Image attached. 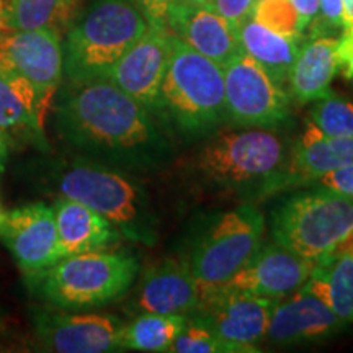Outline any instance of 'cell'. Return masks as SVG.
I'll return each mask as SVG.
<instances>
[{"label":"cell","mask_w":353,"mask_h":353,"mask_svg":"<svg viewBox=\"0 0 353 353\" xmlns=\"http://www.w3.org/2000/svg\"><path fill=\"white\" fill-rule=\"evenodd\" d=\"M0 70L23 79L46 120L64 82L63 37L56 30H0Z\"/></svg>","instance_id":"cell-9"},{"label":"cell","mask_w":353,"mask_h":353,"mask_svg":"<svg viewBox=\"0 0 353 353\" xmlns=\"http://www.w3.org/2000/svg\"><path fill=\"white\" fill-rule=\"evenodd\" d=\"M265 221L252 205L216 216L185 260L200 286H214L241 270L262 245Z\"/></svg>","instance_id":"cell-8"},{"label":"cell","mask_w":353,"mask_h":353,"mask_svg":"<svg viewBox=\"0 0 353 353\" xmlns=\"http://www.w3.org/2000/svg\"><path fill=\"white\" fill-rule=\"evenodd\" d=\"M44 123L33 87L23 79L0 70V130L8 138L17 136L39 149H48Z\"/></svg>","instance_id":"cell-22"},{"label":"cell","mask_w":353,"mask_h":353,"mask_svg":"<svg viewBox=\"0 0 353 353\" xmlns=\"http://www.w3.org/2000/svg\"><path fill=\"white\" fill-rule=\"evenodd\" d=\"M303 286L345 324H353V255L332 250L317 260Z\"/></svg>","instance_id":"cell-23"},{"label":"cell","mask_w":353,"mask_h":353,"mask_svg":"<svg viewBox=\"0 0 353 353\" xmlns=\"http://www.w3.org/2000/svg\"><path fill=\"white\" fill-rule=\"evenodd\" d=\"M345 322L319 298L301 286L273 304L265 337L276 345L324 341L345 327Z\"/></svg>","instance_id":"cell-16"},{"label":"cell","mask_w":353,"mask_h":353,"mask_svg":"<svg viewBox=\"0 0 353 353\" xmlns=\"http://www.w3.org/2000/svg\"><path fill=\"white\" fill-rule=\"evenodd\" d=\"M0 216H2V211H0Z\"/></svg>","instance_id":"cell-40"},{"label":"cell","mask_w":353,"mask_h":353,"mask_svg":"<svg viewBox=\"0 0 353 353\" xmlns=\"http://www.w3.org/2000/svg\"><path fill=\"white\" fill-rule=\"evenodd\" d=\"M285 145L263 128L224 131L201 148L195 169L206 182L237 190L260 185L265 192L285 165Z\"/></svg>","instance_id":"cell-7"},{"label":"cell","mask_w":353,"mask_h":353,"mask_svg":"<svg viewBox=\"0 0 353 353\" xmlns=\"http://www.w3.org/2000/svg\"><path fill=\"white\" fill-rule=\"evenodd\" d=\"M51 110L57 136L79 157L123 172H152L174 156L152 114L108 77L65 81Z\"/></svg>","instance_id":"cell-1"},{"label":"cell","mask_w":353,"mask_h":353,"mask_svg":"<svg viewBox=\"0 0 353 353\" xmlns=\"http://www.w3.org/2000/svg\"><path fill=\"white\" fill-rule=\"evenodd\" d=\"M0 241L25 275L59 260L52 205L32 203L0 216Z\"/></svg>","instance_id":"cell-13"},{"label":"cell","mask_w":353,"mask_h":353,"mask_svg":"<svg viewBox=\"0 0 353 353\" xmlns=\"http://www.w3.org/2000/svg\"><path fill=\"white\" fill-rule=\"evenodd\" d=\"M8 159V136L3 130H0V172L3 170V167L7 164Z\"/></svg>","instance_id":"cell-36"},{"label":"cell","mask_w":353,"mask_h":353,"mask_svg":"<svg viewBox=\"0 0 353 353\" xmlns=\"http://www.w3.org/2000/svg\"><path fill=\"white\" fill-rule=\"evenodd\" d=\"M259 0H210V6L224 20H228L234 28L239 30L254 15V8Z\"/></svg>","instance_id":"cell-31"},{"label":"cell","mask_w":353,"mask_h":353,"mask_svg":"<svg viewBox=\"0 0 353 353\" xmlns=\"http://www.w3.org/2000/svg\"><path fill=\"white\" fill-rule=\"evenodd\" d=\"M339 72L337 38L311 37L299 46L290 70L291 94L299 103H309L332 94L330 82Z\"/></svg>","instance_id":"cell-21"},{"label":"cell","mask_w":353,"mask_h":353,"mask_svg":"<svg viewBox=\"0 0 353 353\" xmlns=\"http://www.w3.org/2000/svg\"><path fill=\"white\" fill-rule=\"evenodd\" d=\"M165 28L221 68L244 51L237 30L211 7L174 0L167 12Z\"/></svg>","instance_id":"cell-17"},{"label":"cell","mask_w":353,"mask_h":353,"mask_svg":"<svg viewBox=\"0 0 353 353\" xmlns=\"http://www.w3.org/2000/svg\"><path fill=\"white\" fill-rule=\"evenodd\" d=\"M290 2L298 13L299 32L304 34L311 30L312 23L319 15V0H290Z\"/></svg>","instance_id":"cell-35"},{"label":"cell","mask_w":353,"mask_h":353,"mask_svg":"<svg viewBox=\"0 0 353 353\" xmlns=\"http://www.w3.org/2000/svg\"><path fill=\"white\" fill-rule=\"evenodd\" d=\"M228 118L242 128H273L288 117L290 99L255 61L242 51L223 68Z\"/></svg>","instance_id":"cell-11"},{"label":"cell","mask_w":353,"mask_h":353,"mask_svg":"<svg viewBox=\"0 0 353 353\" xmlns=\"http://www.w3.org/2000/svg\"><path fill=\"white\" fill-rule=\"evenodd\" d=\"M321 188L330 190V192L339 193V195L353 198V164L339 167V169L330 170L317 180Z\"/></svg>","instance_id":"cell-32"},{"label":"cell","mask_w":353,"mask_h":353,"mask_svg":"<svg viewBox=\"0 0 353 353\" xmlns=\"http://www.w3.org/2000/svg\"><path fill=\"white\" fill-rule=\"evenodd\" d=\"M151 114L185 138L214 131L228 118L223 68L174 37Z\"/></svg>","instance_id":"cell-2"},{"label":"cell","mask_w":353,"mask_h":353,"mask_svg":"<svg viewBox=\"0 0 353 353\" xmlns=\"http://www.w3.org/2000/svg\"><path fill=\"white\" fill-rule=\"evenodd\" d=\"M172 33L151 25L110 70L108 79L151 113L162 79L169 65Z\"/></svg>","instance_id":"cell-14"},{"label":"cell","mask_w":353,"mask_h":353,"mask_svg":"<svg viewBox=\"0 0 353 353\" xmlns=\"http://www.w3.org/2000/svg\"><path fill=\"white\" fill-rule=\"evenodd\" d=\"M2 322H3V321H2V314H0V325H2Z\"/></svg>","instance_id":"cell-39"},{"label":"cell","mask_w":353,"mask_h":353,"mask_svg":"<svg viewBox=\"0 0 353 353\" xmlns=\"http://www.w3.org/2000/svg\"><path fill=\"white\" fill-rule=\"evenodd\" d=\"M242 50L262 68L265 72L283 87L288 83L290 70L299 51V41L272 32L270 28L250 17L237 30Z\"/></svg>","instance_id":"cell-24"},{"label":"cell","mask_w":353,"mask_h":353,"mask_svg":"<svg viewBox=\"0 0 353 353\" xmlns=\"http://www.w3.org/2000/svg\"><path fill=\"white\" fill-rule=\"evenodd\" d=\"M148 28V19L131 0H95L68 26L63 39L64 79L107 77Z\"/></svg>","instance_id":"cell-5"},{"label":"cell","mask_w":353,"mask_h":353,"mask_svg":"<svg viewBox=\"0 0 353 353\" xmlns=\"http://www.w3.org/2000/svg\"><path fill=\"white\" fill-rule=\"evenodd\" d=\"M77 0H3L0 30H56L70 25Z\"/></svg>","instance_id":"cell-25"},{"label":"cell","mask_w":353,"mask_h":353,"mask_svg":"<svg viewBox=\"0 0 353 353\" xmlns=\"http://www.w3.org/2000/svg\"><path fill=\"white\" fill-rule=\"evenodd\" d=\"M200 298V285L187 262L169 259L144 273L136 293V311L190 316Z\"/></svg>","instance_id":"cell-19"},{"label":"cell","mask_w":353,"mask_h":353,"mask_svg":"<svg viewBox=\"0 0 353 353\" xmlns=\"http://www.w3.org/2000/svg\"><path fill=\"white\" fill-rule=\"evenodd\" d=\"M0 2H2V0H0Z\"/></svg>","instance_id":"cell-41"},{"label":"cell","mask_w":353,"mask_h":353,"mask_svg":"<svg viewBox=\"0 0 353 353\" xmlns=\"http://www.w3.org/2000/svg\"><path fill=\"white\" fill-rule=\"evenodd\" d=\"M174 353H232L213 330L187 317L182 332L175 337L170 350Z\"/></svg>","instance_id":"cell-29"},{"label":"cell","mask_w":353,"mask_h":353,"mask_svg":"<svg viewBox=\"0 0 353 353\" xmlns=\"http://www.w3.org/2000/svg\"><path fill=\"white\" fill-rule=\"evenodd\" d=\"M352 229L353 198L325 188L293 196L272 221L273 241L314 263L337 249Z\"/></svg>","instance_id":"cell-6"},{"label":"cell","mask_w":353,"mask_h":353,"mask_svg":"<svg viewBox=\"0 0 353 353\" xmlns=\"http://www.w3.org/2000/svg\"><path fill=\"white\" fill-rule=\"evenodd\" d=\"M311 123L330 138H353V103L330 94L314 101Z\"/></svg>","instance_id":"cell-27"},{"label":"cell","mask_w":353,"mask_h":353,"mask_svg":"<svg viewBox=\"0 0 353 353\" xmlns=\"http://www.w3.org/2000/svg\"><path fill=\"white\" fill-rule=\"evenodd\" d=\"M339 72L353 81V30L343 28L337 37Z\"/></svg>","instance_id":"cell-33"},{"label":"cell","mask_w":353,"mask_h":353,"mask_svg":"<svg viewBox=\"0 0 353 353\" xmlns=\"http://www.w3.org/2000/svg\"><path fill=\"white\" fill-rule=\"evenodd\" d=\"M176 2H185V3H195V6H210V0H176Z\"/></svg>","instance_id":"cell-38"},{"label":"cell","mask_w":353,"mask_h":353,"mask_svg":"<svg viewBox=\"0 0 353 353\" xmlns=\"http://www.w3.org/2000/svg\"><path fill=\"white\" fill-rule=\"evenodd\" d=\"M200 304L187 316L213 330L232 353L257 352L267 335L275 299L221 286H200Z\"/></svg>","instance_id":"cell-10"},{"label":"cell","mask_w":353,"mask_h":353,"mask_svg":"<svg viewBox=\"0 0 353 353\" xmlns=\"http://www.w3.org/2000/svg\"><path fill=\"white\" fill-rule=\"evenodd\" d=\"M187 316L141 312L134 321L125 324L121 334L123 350L169 352L175 337L182 332Z\"/></svg>","instance_id":"cell-26"},{"label":"cell","mask_w":353,"mask_h":353,"mask_svg":"<svg viewBox=\"0 0 353 353\" xmlns=\"http://www.w3.org/2000/svg\"><path fill=\"white\" fill-rule=\"evenodd\" d=\"M343 8H345V26L343 28L353 30V0H343Z\"/></svg>","instance_id":"cell-37"},{"label":"cell","mask_w":353,"mask_h":353,"mask_svg":"<svg viewBox=\"0 0 353 353\" xmlns=\"http://www.w3.org/2000/svg\"><path fill=\"white\" fill-rule=\"evenodd\" d=\"M254 19L286 38L301 39L299 19L290 0H259L254 8Z\"/></svg>","instance_id":"cell-28"},{"label":"cell","mask_w":353,"mask_h":353,"mask_svg":"<svg viewBox=\"0 0 353 353\" xmlns=\"http://www.w3.org/2000/svg\"><path fill=\"white\" fill-rule=\"evenodd\" d=\"M353 164V138H330L309 121L288 165L278 172L265 190H281L319 180L339 167Z\"/></svg>","instance_id":"cell-18"},{"label":"cell","mask_w":353,"mask_h":353,"mask_svg":"<svg viewBox=\"0 0 353 353\" xmlns=\"http://www.w3.org/2000/svg\"><path fill=\"white\" fill-rule=\"evenodd\" d=\"M34 334L41 345L59 353L120 352L125 324L112 314L68 312L57 307L33 311Z\"/></svg>","instance_id":"cell-12"},{"label":"cell","mask_w":353,"mask_h":353,"mask_svg":"<svg viewBox=\"0 0 353 353\" xmlns=\"http://www.w3.org/2000/svg\"><path fill=\"white\" fill-rule=\"evenodd\" d=\"M151 25L165 26V17L174 0H131Z\"/></svg>","instance_id":"cell-34"},{"label":"cell","mask_w":353,"mask_h":353,"mask_svg":"<svg viewBox=\"0 0 353 353\" xmlns=\"http://www.w3.org/2000/svg\"><path fill=\"white\" fill-rule=\"evenodd\" d=\"M138 272V260L130 254L97 250L61 257L50 267L25 275V280L48 306L81 311L120 299Z\"/></svg>","instance_id":"cell-3"},{"label":"cell","mask_w":353,"mask_h":353,"mask_svg":"<svg viewBox=\"0 0 353 353\" xmlns=\"http://www.w3.org/2000/svg\"><path fill=\"white\" fill-rule=\"evenodd\" d=\"M59 259L105 250L120 239V231L107 218L81 201L59 195L52 203Z\"/></svg>","instance_id":"cell-20"},{"label":"cell","mask_w":353,"mask_h":353,"mask_svg":"<svg viewBox=\"0 0 353 353\" xmlns=\"http://www.w3.org/2000/svg\"><path fill=\"white\" fill-rule=\"evenodd\" d=\"M59 195L81 201L107 218L121 236L154 245L157 241V218L148 195L125 172L79 157L61 162L54 170Z\"/></svg>","instance_id":"cell-4"},{"label":"cell","mask_w":353,"mask_h":353,"mask_svg":"<svg viewBox=\"0 0 353 353\" xmlns=\"http://www.w3.org/2000/svg\"><path fill=\"white\" fill-rule=\"evenodd\" d=\"M314 262L275 244L260 245L241 270L221 285L242 293L268 299H281L301 288L311 275Z\"/></svg>","instance_id":"cell-15"},{"label":"cell","mask_w":353,"mask_h":353,"mask_svg":"<svg viewBox=\"0 0 353 353\" xmlns=\"http://www.w3.org/2000/svg\"><path fill=\"white\" fill-rule=\"evenodd\" d=\"M345 26V8L343 0H319V15L311 26V37H330Z\"/></svg>","instance_id":"cell-30"}]
</instances>
